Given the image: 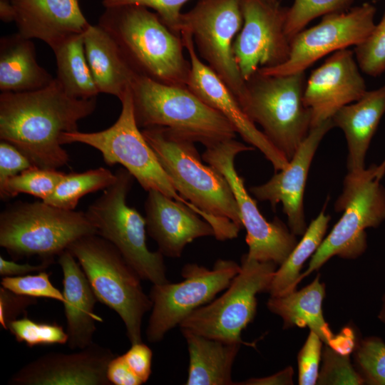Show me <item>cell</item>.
Listing matches in <instances>:
<instances>
[{
	"label": "cell",
	"instance_id": "cell-30",
	"mask_svg": "<svg viewBox=\"0 0 385 385\" xmlns=\"http://www.w3.org/2000/svg\"><path fill=\"white\" fill-rule=\"evenodd\" d=\"M330 219V216L322 210L312 220L302 240L276 270L268 291L270 297L282 296L296 290L299 283L300 270L323 241Z\"/></svg>",
	"mask_w": 385,
	"mask_h": 385
},
{
	"label": "cell",
	"instance_id": "cell-33",
	"mask_svg": "<svg viewBox=\"0 0 385 385\" xmlns=\"http://www.w3.org/2000/svg\"><path fill=\"white\" fill-rule=\"evenodd\" d=\"M354 0H294L287 8L284 31L290 40L312 20L346 10Z\"/></svg>",
	"mask_w": 385,
	"mask_h": 385
},
{
	"label": "cell",
	"instance_id": "cell-9",
	"mask_svg": "<svg viewBox=\"0 0 385 385\" xmlns=\"http://www.w3.org/2000/svg\"><path fill=\"white\" fill-rule=\"evenodd\" d=\"M113 184L93 202L86 213L97 235L113 244L143 280L168 282L164 256L147 246L145 217L127 203L133 176L124 168L115 171Z\"/></svg>",
	"mask_w": 385,
	"mask_h": 385
},
{
	"label": "cell",
	"instance_id": "cell-42",
	"mask_svg": "<svg viewBox=\"0 0 385 385\" xmlns=\"http://www.w3.org/2000/svg\"><path fill=\"white\" fill-rule=\"evenodd\" d=\"M34 166L16 146L5 140L0 142V185L6 180Z\"/></svg>",
	"mask_w": 385,
	"mask_h": 385
},
{
	"label": "cell",
	"instance_id": "cell-10",
	"mask_svg": "<svg viewBox=\"0 0 385 385\" xmlns=\"http://www.w3.org/2000/svg\"><path fill=\"white\" fill-rule=\"evenodd\" d=\"M120 101V115L111 127L97 132L63 133L61 143H80L97 149L107 165H123L145 191H160L197 213L195 207L179 195L140 130L133 113L130 87Z\"/></svg>",
	"mask_w": 385,
	"mask_h": 385
},
{
	"label": "cell",
	"instance_id": "cell-19",
	"mask_svg": "<svg viewBox=\"0 0 385 385\" xmlns=\"http://www.w3.org/2000/svg\"><path fill=\"white\" fill-rule=\"evenodd\" d=\"M115 356L111 349L94 342L74 353H46L16 371L8 384L111 385L107 368Z\"/></svg>",
	"mask_w": 385,
	"mask_h": 385
},
{
	"label": "cell",
	"instance_id": "cell-43",
	"mask_svg": "<svg viewBox=\"0 0 385 385\" xmlns=\"http://www.w3.org/2000/svg\"><path fill=\"white\" fill-rule=\"evenodd\" d=\"M126 363L143 384L147 382L152 372L153 351L143 342L131 344L130 348L122 354Z\"/></svg>",
	"mask_w": 385,
	"mask_h": 385
},
{
	"label": "cell",
	"instance_id": "cell-17",
	"mask_svg": "<svg viewBox=\"0 0 385 385\" xmlns=\"http://www.w3.org/2000/svg\"><path fill=\"white\" fill-rule=\"evenodd\" d=\"M180 35L191 66L187 87L224 115L243 140L257 148L271 163L275 171L286 168L289 160L256 127L227 86L199 57L190 32L183 30Z\"/></svg>",
	"mask_w": 385,
	"mask_h": 385
},
{
	"label": "cell",
	"instance_id": "cell-41",
	"mask_svg": "<svg viewBox=\"0 0 385 385\" xmlns=\"http://www.w3.org/2000/svg\"><path fill=\"white\" fill-rule=\"evenodd\" d=\"M37 303V299L14 293L0 287V324L6 330L9 324L18 317L25 314L31 305Z\"/></svg>",
	"mask_w": 385,
	"mask_h": 385
},
{
	"label": "cell",
	"instance_id": "cell-14",
	"mask_svg": "<svg viewBox=\"0 0 385 385\" xmlns=\"http://www.w3.org/2000/svg\"><path fill=\"white\" fill-rule=\"evenodd\" d=\"M240 270V265L230 260L219 259L211 269L189 263L182 269L181 282L153 284L149 294L153 305L146 329L148 340L151 343L161 341L193 311L225 290Z\"/></svg>",
	"mask_w": 385,
	"mask_h": 385
},
{
	"label": "cell",
	"instance_id": "cell-28",
	"mask_svg": "<svg viewBox=\"0 0 385 385\" xmlns=\"http://www.w3.org/2000/svg\"><path fill=\"white\" fill-rule=\"evenodd\" d=\"M324 297L325 284L320 282L318 274L314 281L299 291L270 297L267 307L271 312L282 319L284 329L309 327L323 342L330 346L335 334L323 316Z\"/></svg>",
	"mask_w": 385,
	"mask_h": 385
},
{
	"label": "cell",
	"instance_id": "cell-27",
	"mask_svg": "<svg viewBox=\"0 0 385 385\" xmlns=\"http://www.w3.org/2000/svg\"><path fill=\"white\" fill-rule=\"evenodd\" d=\"M189 353L187 385H232V369L241 346L181 331Z\"/></svg>",
	"mask_w": 385,
	"mask_h": 385
},
{
	"label": "cell",
	"instance_id": "cell-48",
	"mask_svg": "<svg viewBox=\"0 0 385 385\" xmlns=\"http://www.w3.org/2000/svg\"><path fill=\"white\" fill-rule=\"evenodd\" d=\"M378 318L381 322L385 324V293L381 299V306L378 314Z\"/></svg>",
	"mask_w": 385,
	"mask_h": 385
},
{
	"label": "cell",
	"instance_id": "cell-11",
	"mask_svg": "<svg viewBox=\"0 0 385 385\" xmlns=\"http://www.w3.org/2000/svg\"><path fill=\"white\" fill-rule=\"evenodd\" d=\"M277 266L272 262L250 259L244 254L240 270L225 292L188 315L180 324V331H189L225 342L254 346L243 342L241 334L254 319L257 294L268 292Z\"/></svg>",
	"mask_w": 385,
	"mask_h": 385
},
{
	"label": "cell",
	"instance_id": "cell-40",
	"mask_svg": "<svg viewBox=\"0 0 385 385\" xmlns=\"http://www.w3.org/2000/svg\"><path fill=\"white\" fill-rule=\"evenodd\" d=\"M322 342L320 337L310 330L297 356L299 384H317L322 354Z\"/></svg>",
	"mask_w": 385,
	"mask_h": 385
},
{
	"label": "cell",
	"instance_id": "cell-1",
	"mask_svg": "<svg viewBox=\"0 0 385 385\" xmlns=\"http://www.w3.org/2000/svg\"><path fill=\"white\" fill-rule=\"evenodd\" d=\"M96 108V98H73L56 78L41 89L1 93L0 139L19 149L34 166L58 169L69 161L62 133L78 130V122Z\"/></svg>",
	"mask_w": 385,
	"mask_h": 385
},
{
	"label": "cell",
	"instance_id": "cell-25",
	"mask_svg": "<svg viewBox=\"0 0 385 385\" xmlns=\"http://www.w3.org/2000/svg\"><path fill=\"white\" fill-rule=\"evenodd\" d=\"M86 58L99 93L120 100L137 75L112 36L100 25H92L83 33Z\"/></svg>",
	"mask_w": 385,
	"mask_h": 385
},
{
	"label": "cell",
	"instance_id": "cell-13",
	"mask_svg": "<svg viewBox=\"0 0 385 385\" xmlns=\"http://www.w3.org/2000/svg\"><path fill=\"white\" fill-rule=\"evenodd\" d=\"M255 148L236 140H226L205 148L202 160L216 169L229 183L237 202L242 227L246 230L247 256L259 262L282 265L297 244L296 235L277 217L267 221L250 195L244 179L235 166L236 156Z\"/></svg>",
	"mask_w": 385,
	"mask_h": 385
},
{
	"label": "cell",
	"instance_id": "cell-16",
	"mask_svg": "<svg viewBox=\"0 0 385 385\" xmlns=\"http://www.w3.org/2000/svg\"><path fill=\"white\" fill-rule=\"evenodd\" d=\"M243 22L233 44L240 72L246 81L262 68L284 63L290 41L284 31L287 7L266 0H241Z\"/></svg>",
	"mask_w": 385,
	"mask_h": 385
},
{
	"label": "cell",
	"instance_id": "cell-6",
	"mask_svg": "<svg viewBox=\"0 0 385 385\" xmlns=\"http://www.w3.org/2000/svg\"><path fill=\"white\" fill-rule=\"evenodd\" d=\"M67 250L79 262L98 300L119 315L130 342H143V318L153 304L138 274L113 244L98 235L82 237Z\"/></svg>",
	"mask_w": 385,
	"mask_h": 385
},
{
	"label": "cell",
	"instance_id": "cell-24",
	"mask_svg": "<svg viewBox=\"0 0 385 385\" xmlns=\"http://www.w3.org/2000/svg\"><path fill=\"white\" fill-rule=\"evenodd\" d=\"M385 113V86L367 91L358 101L341 108L332 118L344 133L348 150V172L365 169L371 139Z\"/></svg>",
	"mask_w": 385,
	"mask_h": 385
},
{
	"label": "cell",
	"instance_id": "cell-37",
	"mask_svg": "<svg viewBox=\"0 0 385 385\" xmlns=\"http://www.w3.org/2000/svg\"><path fill=\"white\" fill-rule=\"evenodd\" d=\"M322 364L319 371L317 384L361 385L364 380L354 368L349 355L341 354L329 346H325L322 354Z\"/></svg>",
	"mask_w": 385,
	"mask_h": 385
},
{
	"label": "cell",
	"instance_id": "cell-47",
	"mask_svg": "<svg viewBox=\"0 0 385 385\" xmlns=\"http://www.w3.org/2000/svg\"><path fill=\"white\" fill-rule=\"evenodd\" d=\"M356 343L353 330L349 327H345L334 336L329 346L341 354L350 355L354 352Z\"/></svg>",
	"mask_w": 385,
	"mask_h": 385
},
{
	"label": "cell",
	"instance_id": "cell-26",
	"mask_svg": "<svg viewBox=\"0 0 385 385\" xmlns=\"http://www.w3.org/2000/svg\"><path fill=\"white\" fill-rule=\"evenodd\" d=\"M53 78L41 66L31 39L18 32L0 40V90L1 93L32 91L51 84Z\"/></svg>",
	"mask_w": 385,
	"mask_h": 385
},
{
	"label": "cell",
	"instance_id": "cell-8",
	"mask_svg": "<svg viewBox=\"0 0 385 385\" xmlns=\"http://www.w3.org/2000/svg\"><path fill=\"white\" fill-rule=\"evenodd\" d=\"M305 73L267 75L257 71L246 81L244 112L289 161L311 129L312 113L303 95Z\"/></svg>",
	"mask_w": 385,
	"mask_h": 385
},
{
	"label": "cell",
	"instance_id": "cell-23",
	"mask_svg": "<svg viewBox=\"0 0 385 385\" xmlns=\"http://www.w3.org/2000/svg\"><path fill=\"white\" fill-rule=\"evenodd\" d=\"M63 272V294L70 349H82L93 343L96 322L103 319L94 312L98 299L79 262L68 250L58 256Z\"/></svg>",
	"mask_w": 385,
	"mask_h": 385
},
{
	"label": "cell",
	"instance_id": "cell-4",
	"mask_svg": "<svg viewBox=\"0 0 385 385\" xmlns=\"http://www.w3.org/2000/svg\"><path fill=\"white\" fill-rule=\"evenodd\" d=\"M130 91L140 128H167L205 148L235 138L237 133L230 121L187 86L164 84L136 75Z\"/></svg>",
	"mask_w": 385,
	"mask_h": 385
},
{
	"label": "cell",
	"instance_id": "cell-44",
	"mask_svg": "<svg viewBox=\"0 0 385 385\" xmlns=\"http://www.w3.org/2000/svg\"><path fill=\"white\" fill-rule=\"evenodd\" d=\"M107 377L113 385H141L143 382L130 369L123 355L115 356L109 362Z\"/></svg>",
	"mask_w": 385,
	"mask_h": 385
},
{
	"label": "cell",
	"instance_id": "cell-5",
	"mask_svg": "<svg viewBox=\"0 0 385 385\" xmlns=\"http://www.w3.org/2000/svg\"><path fill=\"white\" fill-rule=\"evenodd\" d=\"M97 235L86 212L43 201L10 204L0 213V246L14 260L38 256L53 260L76 240Z\"/></svg>",
	"mask_w": 385,
	"mask_h": 385
},
{
	"label": "cell",
	"instance_id": "cell-18",
	"mask_svg": "<svg viewBox=\"0 0 385 385\" xmlns=\"http://www.w3.org/2000/svg\"><path fill=\"white\" fill-rule=\"evenodd\" d=\"M366 91L354 51L347 48L333 53L306 81L303 101L312 113L311 128L332 119Z\"/></svg>",
	"mask_w": 385,
	"mask_h": 385
},
{
	"label": "cell",
	"instance_id": "cell-49",
	"mask_svg": "<svg viewBox=\"0 0 385 385\" xmlns=\"http://www.w3.org/2000/svg\"><path fill=\"white\" fill-rule=\"evenodd\" d=\"M266 1L273 4H277L279 3V0H266Z\"/></svg>",
	"mask_w": 385,
	"mask_h": 385
},
{
	"label": "cell",
	"instance_id": "cell-51",
	"mask_svg": "<svg viewBox=\"0 0 385 385\" xmlns=\"http://www.w3.org/2000/svg\"><path fill=\"white\" fill-rule=\"evenodd\" d=\"M384 161H385V160H384Z\"/></svg>",
	"mask_w": 385,
	"mask_h": 385
},
{
	"label": "cell",
	"instance_id": "cell-21",
	"mask_svg": "<svg viewBox=\"0 0 385 385\" xmlns=\"http://www.w3.org/2000/svg\"><path fill=\"white\" fill-rule=\"evenodd\" d=\"M146 227L163 256L178 258L195 239L214 236L211 225L188 205L160 191H148L145 202Z\"/></svg>",
	"mask_w": 385,
	"mask_h": 385
},
{
	"label": "cell",
	"instance_id": "cell-46",
	"mask_svg": "<svg viewBox=\"0 0 385 385\" xmlns=\"http://www.w3.org/2000/svg\"><path fill=\"white\" fill-rule=\"evenodd\" d=\"M294 370L292 366L269 376L261 378H251L244 381L235 383L238 385H288L293 384Z\"/></svg>",
	"mask_w": 385,
	"mask_h": 385
},
{
	"label": "cell",
	"instance_id": "cell-36",
	"mask_svg": "<svg viewBox=\"0 0 385 385\" xmlns=\"http://www.w3.org/2000/svg\"><path fill=\"white\" fill-rule=\"evenodd\" d=\"M360 70L376 77L385 71V13L369 36L354 50Z\"/></svg>",
	"mask_w": 385,
	"mask_h": 385
},
{
	"label": "cell",
	"instance_id": "cell-7",
	"mask_svg": "<svg viewBox=\"0 0 385 385\" xmlns=\"http://www.w3.org/2000/svg\"><path fill=\"white\" fill-rule=\"evenodd\" d=\"M384 174L383 162L360 171L348 172L334 205L335 211L343 214L312 256L299 282L334 256L355 259L365 252V230L378 227L385 220V188L380 183Z\"/></svg>",
	"mask_w": 385,
	"mask_h": 385
},
{
	"label": "cell",
	"instance_id": "cell-12",
	"mask_svg": "<svg viewBox=\"0 0 385 385\" xmlns=\"http://www.w3.org/2000/svg\"><path fill=\"white\" fill-rule=\"evenodd\" d=\"M242 22L241 0H198L182 14L180 26V32H190L199 57L224 82L240 106L245 97L246 82L235 61L233 44Z\"/></svg>",
	"mask_w": 385,
	"mask_h": 385
},
{
	"label": "cell",
	"instance_id": "cell-45",
	"mask_svg": "<svg viewBox=\"0 0 385 385\" xmlns=\"http://www.w3.org/2000/svg\"><path fill=\"white\" fill-rule=\"evenodd\" d=\"M54 261L42 260L39 265L17 263L15 260H9L0 256V275L3 277H16L28 274L34 272L45 270Z\"/></svg>",
	"mask_w": 385,
	"mask_h": 385
},
{
	"label": "cell",
	"instance_id": "cell-39",
	"mask_svg": "<svg viewBox=\"0 0 385 385\" xmlns=\"http://www.w3.org/2000/svg\"><path fill=\"white\" fill-rule=\"evenodd\" d=\"M190 0H103L105 8L134 5L151 9L173 32L180 35V26L184 4Z\"/></svg>",
	"mask_w": 385,
	"mask_h": 385
},
{
	"label": "cell",
	"instance_id": "cell-38",
	"mask_svg": "<svg viewBox=\"0 0 385 385\" xmlns=\"http://www.w3.org/2000/svg\"><path fill=\"white\" fill-rule=\"evenodd\" d=\"M50 273L45 270L36 274L3 277L1 286L19 294L33 298H48L63 302V292L50 280Z\"/></svg>",
	"mask_w": 385,
	"mask_h": 385
},
{
	"label": "cell",
	"instance_id": "cell-31",
	"mask_svg": "<svg viewBox=\"0 0 385 385\" xmlns=\"http://www.w3.org/2000/svg\"><path fill=\"white\" fill-rule=\"evenodd\" d=\"M115 173L100 167L82 173L66 174L53 192L43 202L65 210H75L80 199L104 190L115 180Z\"/></svg>",
	"mask_w": 385,
	"mask_h": 385
},
{
	"label": "cell",
	"instance_id": "cell-50",
	"mask_svg": "<svg viewBox=\"0 0 385 385\" xmlns=\"http://www.w3.org/2000/svg\"><path fill=\"white\" fill-rule=\"evenodd\" d=\"M10 0H0L1 2L9 1Z\"/></svg>",
	"mask_w": 385,
	"mask_h": 385
},
{
	"label": "cell",
	"instance_id": "cell-32",
	"mask_svg": "<svg viewBox=\"0 0 385 385\" xmlns=\"http://www.w3.org/2000/svg\"><path fill=\"white\" fill-rule=\"evenodd\" d=\"M66 173L57 169L32 166L11 177L0 185V197L6 200L25 193L45 200Z\"/></svg>",
	"mask_w": 385,
	"mask_h": 385
},
{
	"label": "cell",
	"instance_id": "cell-29",
	"mask_svg": "<svg viewBox=\"0 0 385 385\" xmlns=\"http://www.w3.org/2000/svg\"><path fill=\"white\" fill-rule=\"evenodd\" d=\"M56 61V80L76 98H96L99 93L86 56L83 34L73 36L52 48Z\"/></svg>",
	"mask_w": 385,
	"mask_h": 385
},
{
	"label": "cell",
	"instance_id": "cell-22",
	"mask_svg": "<svg viewBox=\"0 0 385 385\" xmlns=\"http://www.w3.org/2000/svg\"><path fill=\"white\" fill-rule=\"evenodd\" d=\"M11 21L25 38H37L53 48L65 40L83 34L90 24L79 0H10Z\"/></svg>",
	"mask_w": 385,
	"mask_h": 385
},
{
	"label": "cell",
	"instance_id": "cell-20",
	"mask_svg": "<svg viewBox=\"0 0 385 385\" xmlns=\"http://www.w3.org/2000/svg\"><path fill=\"white\" fill-rule=\"evenodd\" d=\"M334 127L332 119H329L312 128L286 168L267 182L250 188L257 200L268 201L274 209L282 203L290 231L295 235H302L307 227L303 199L312 161L322 140Z\"/></svg>",
	"mask_w": 385,
	"mask_h": 385
},
{
	"label": "cell",
	"instance_id": "cell-15",
	"mask_svg": "<svg viewBox=\"0 0 385 385\" xmlns=\"http://www.w3.org/2000/svg\"><path fill=\"white\" fill-rule=\"evenodd\" d=\"M376 11L373 4L364 3L322 16L319 24L303 29L290 40L289 56L284 63L258 71L267 75L305 72L327 54L363 42L375 26Z\"/></svg>",
	"mask_w": 385,
	"mask_h": 385
},
{
	"label": "cell",
	"instance_id": "cell-2",
	"mask_svg": "<svg viewBox=\"0 0 385 385\" xmlns=\"http://www.w3.org/2000/svg\"><path fill=\"white\" fill-rule=\"evenodd\" d=\"M179 195L209 222L218 240H232L242 227L226 178L205 165L193 140L164 127L141 130Z\"/></svg>",
	"mask_w": 385,
	"mask_h": 385
},
{
	"label": "cell",
	"instance_id": "cell-3",
	"mask_svg": "<svg viewBox=\"0 0 385 385\" xmlns=\"http://www.w3.org/2000/svg\"><path fill=\"white\" fill-rule=\"evenodd\" d=\"M98 24L115 40L137 75L187 86L191 66L184 55L183 40L155 12L134 5L108 7Z\"/></svg>",
	"mask_w": 385,
	"mask_h": 385
},
{
	"label": "cell",
	"instance_id": "cell-34",
	"mask_svg": "<svg viewBox=\"0 0 385 385\" xmlns=\"http://www.w3.org/2000/svg\"><path fill=\"white\" fill-rule=\"evenodd\" d=\"M354 358L365 384L385 385V343L381 338L369 337L357 342Z\"/></svg>",
	"mask_w": 385,
	"mask_h": 385
},
{
	"label": "cell",
	"instance_id": "cell-35",
	"mask_svg": "<svg viewBox=\"0 0 385 385\" xmlns=\"http://www.w3.org/2000/svg\"><path fill=\"white\" fill-rule=\"evenodd\" d=\"M8 330L19 343L29 347L36 345L65 344L68 336L63 327L56 323L35 322L26 315L11 322Z\"/></svg>",
	"mask_w": 385,
	"mask_h": 385
}]
</instances>
